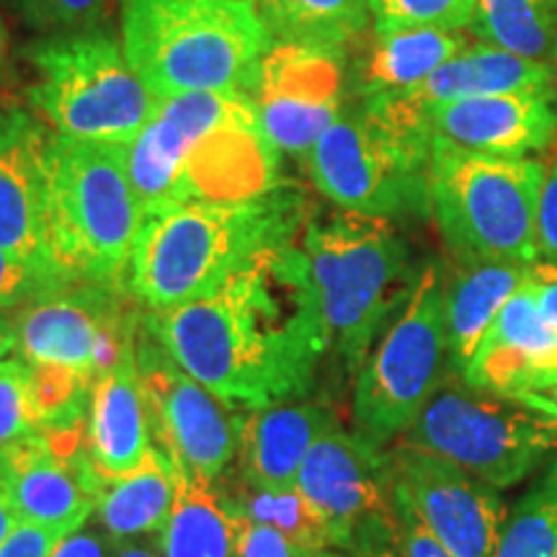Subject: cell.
Masks as SVG:
<instances>
[{
  "label": "cell",
  "mask_w": 557,
  "mask_h": 557,
  "mask_svg": "<svg viewBox=\"0 0 557 557\" xmlns=\"http://www.w3.org/2000/svg\"><path fill=\"white\" fill-rule=\"evenodd\" d=\"M299 240L253 256L191 302L145 315V331L227 408L302 398L331 351Z\"/></svg>",
  "instance_id": "cell-1"
},
{
  "label": "cell",
  "mask_w": 557,
  "mask_h": 557,
  "mask_svg": "<svg viewBox=\"0 0 557 557\" xmlns=\"http://www.w3.org/2000/svg\"><path fill=\"white\" fill-rule=\"evenodd\" d=\"M305 227V197L289 184L248 199L173 205L145 214L124 284L148 312L178 308L263 250L297 243Z\"/></svg>",
  "instance_id": "cell-2"
},
{
  "label": "cell",
  "mask_w": 557,
  "mask_h": 557,
  "mask_svg": "<svg viewBox=\"0 0 557 557\" xmlns=\"http://www.w3.org/2000/svg\"><path fill=\"white\" fill-rule=\"evenodd\" d=\"M120 39L156 101L194 90H246L271 37L238 0H120Z\"/></svg>",
  "instance_id": "cell-3"
},
{
  "label": "cell",
  "mask_w": 557,
  "mask_h": 557,
  "mask_svg": "<svg viewBox=\"0 0 557 557\" xmlns=\"http://www.w3.org/2000/svg\"><path fill=\"white\" fill-rule=\"evenodd\" d=\"M429 122L387 96L357 99L308 152L315 189L344 212L395 220L431 212Z\"/></svg>",
  "instance_id": "cell-4"
},
{
  "label": "cell",
  "mask_w": 557,
  "mask_h": 557,
  "mask_svg": "<svg viewBox=\"0 0 557 557\" xmlns=\"http://www.w3.org/2000/svg\"><path fill=\"white\" fill-rule=\"evenodd\" d=\"M299 243L331 351L357 374L418 278L408 246L393 220L357 212L308 222Z\"/></svg>",
  "instance_id": "cell-5"
},
{
  "label": "cell",
  "mask_w": 557,
  "mask_h": 557,
  "mask_svg": "<svg viewBox=\"0 0 557 557\" xmlns=\"http://www.w3.org/2000/svg\"><path fill=\"white\" fill-rule=\"evenodd\" d=\"M143 220L124 169V148L54 135L45 256L62 282L124 284Z\"/></svg>",
  "instance_id": "cell-6"
},
{
  "label": "cell",
  "mask_w": 557,
  "mask_h": 557,
  "mask_svg": "<svg viewBox=\"0 0 557 557\" xmlns=\"http://www.w3.org/2000/svg\"><path fill=\"white\" fill-rule=\"evenodd\" d=\"M545 163L465 150L434 137L431 214L457 263H537Z\"/></svg>",
  "instance_id": "cell-7"
},
{
  "label": "cell",
  "mask_w": 557,
  "mask_h": 557,
  "mask_svg": "<svg viewBox=\"0 0 557 557\" xmlns=\"http://www.w3.org/2000/svg\"><path fill=\"white\" fill-rule=\"evenodd\" d=\"M34 67L26 103L58 137L129 145L156 111V96L129 65L114 32L52 34L26 47Z\"/></svg>",
  "instance_id": "cell-8"
},
{
  "label": "cell",
  "mask_w": 557,
  "mask_h": 557,
  "mask_svg": "<svg viewBox=\"0 0 557 557\" xmlns=\"http://www.w3.org/2000/svg\"><path fill=\"white\" fill-rule=\"evenodd\" d=\"M447 372L451 364L444 278L442 269L429 263L357 372L351 400L357 434L380 449L406 436L436 389L447 382Z\"/></svg>",
  "instance_id": "cell-9"
},
{
  "label": "cell",
  "mask_w": 557,
  "mask_h": 557,
  "mask_svg": "<svg viewBox=\"0 0 557 557\" xmlns=\"http://www.w3.org/2000/svg\"><path fill=\"white\" fill-rule=\"evenodd\" d=\"M403 444L436 455L496 491L513 487L557 451V418L532 403L444 382Z\"/></svg>",
  "instance_id": "cell-10"
},
{
  "label": "cell",
  "mask_w": 557,
  "mask_h": 557,
  "mask_svg": "<svg viewBox=\"0 0 557 557\" xmlns=\"http://www.w3.org/2000/svg\"><path fill=\"white\" fill-rule=\"evenodd\" d=\"M127 284H62L13 315L16 354L34 367H67L101 377L137 351L139 312Z\"/></svg>",
  "instance_id": "cell-11"
},
{
  "label": "cell",
  "mask_w": 557,
  "mask_h": 557,
  "mask_svg": "<svg viewBox=\"0 0 557 557\" xmlns=\"http://www.w3.org/2000/svg\"><path fill=\"white\" fill-rule=\"evenodd\" d=\"M297 487L329 521L346 553H380L395 545L398 517L389 487L387 451L338 426L312 444Z\"/></svg>",
  "instance_id": "cell-12"
},
{
  "label": "cell",
  "mask_w": 557,
  "mask_h": 557,
  "mask_svg": "<svg viewBox=\"0 0 557 557\" xmlns=\"http://www.w3.org/2000/svg\"><path fill=\"white\" fill-rule=\"evenodd\" d=\"M137 364L158 449L171 468L214 485L238 457L240 416L184 372L150 333L137 344Z\"/></svg>",
  "instance_id": "cell-13"
},
{
  "label": "cell",
  "mask_w": 557,
  "mask_h": 557,
  "mask_svg": "<svg viewBox=\"0 0 557 557\" xmlns=\"http://www.w3.org/2000/svg\"><path fill=\"white\" fill-rule=\"evenodd\" d=\"M348 86L346 52L271 41L248 96L271 148L308 158L344 111Z\"/></svg>",
  "instance_id": "cell-14"
},
{
  "label": "cell",
  "mask_w": 557,
  "mask_h": 557,
  "mask_svg": "<svg viewBox=\"0 0 557 557\" xmlns=\"http://www.w3.org/2000/svg\"><path fill=\"white\" fill-rule=\"evenodd\" d=\"M393 500L408 508L455 557H496L508 521L493 485L408 444L387 451Z\"/></svg>",
  "instance_id": "cell-15"
},
{
  "label": "cell",
  "mask_w": 557,
  "mask_h": 557,
  "mask_svg": "<svg viewBox=\"0 0 557 557\" xmlns=\"http://www.w3.org/2000/svg\"><path fill=\"white\" fill-rule=\"evenodd\" d=\"M52 139L54 132L32 109H0V248L39 263H47L45 212Z\"/></svg>",
  "instance_id": "cell-16"
},
{
  "label": "cell",
  "mask_w": 557,
  "mask_h": 557,
  "mask_svg": "<svg viewBox=\"0 0 557 557\" xmlns=\"http://www.w3.org/2000/svg\"><path fill=\"white\" fill-rule=\"evenodd\" d=\"M459 380L506 398H529L557 387V333L540 315L524 284L493 320Z\"/></svg>",
  "instance_id": "cell-17"
},
{
  "label": "cell",
  "mask_w": 557,
  "mask_h": 557,
  "mask_svg": "<svg viewBox=\"0 0 557 557\" xmlns=\"http://www.w3.org/2000/svg\"><path fill=\"white\" fill-rule=\"evenodd\" d=\"M426 120L444 143L500 158H532L557 137V103L549 88L438 103Z\"/></svg>",
  "instance_id": "cell-18"
},
{
  "label": "cell",
  "mask_w": 557,
  "mask_h": 557,
  "mask_svg": "<svg viewBox=\"0 0 557 557\" xmlns=\"http://www.w3.org/2000/svg\"><path fill=\"white\" fill-rule=\"evenodd\" d=\"M18 519L65 537L86 527L94 496L86 480V449L75 459L58 455L41 434H32L0 455Z\"/></svg>",
  "instance_id": "cell-19"
},
{
  "label": "cell",
  "mask_w": 557,
  "mask_h": 557,
  "mask_svg": "<svg viewBox=\"0 0 557 557\" xmlns=\"http://www.w3.org/2000/svg\"><path fill=\"white\" fill-rule=\"evenodd\" d=\"M83 449L88 462L107 475L132 470L152 449V426L137 351L96 377L88 400Z\"/></svg>",
  "instance_id": "cell-20"
},
{
  "label": "cell",
  "mask_w": 557,
  "mask_h": 557,
  "mask_svg": "<svg viewBox=\"0 0 557 557\" xmlns=\"http://www.w3.org/2000/svg\"><path fill=\"white\" fill-rule=\"evenodd\" d=\"M336 426L331 410L310 403L250 410L240 416V478L256 487H295L312 444Z\"/></svg>",
  "instance_id": "cell-21"
},
{
  "label": "cell",
  "mask_w": 557,
  "mask_h": 557,
  "mask_svg": "<svg viewBox=\"0 0 557 557\" xmlns=\"http://www.w3.org/2000/svg\"><path fill=\"white\" fill-rule=\"evenodd\" d=\"M547 88L553 90L547 65L480 41V45H470L457 58L444 62L421 86L403 90V94H389L387 99L400 103L410 114L426 120L429 111L438 103Z\"/></svg>",
  "instance_id": "cell-22"
},
{
  "label": "cell",
  "mask_w": 557,
  "mask_h": 557,
  "mask_svg": "<svg viewBox=\"0 0 557 557\" xmlns=\"http://www.w3.org/2000/svg\"><path fill=\"white\" fill-rule=\"evenodd\" d=\"M86 480L96 517L111 540L127 542L163 532L176 493V478L169 457L158 447H152L135 468L116 475L99 472L86 457Z\"/></svg>",
  "instance_id": "cell-23"
},
{
  "label": "cell",
  "mask_w": 557,
  "mask_h": 557,
  "mask_svg": "<svg viewBox=\"0 0 557 557\" xmlns=\"http://www.w3.org/2000/svg\"><path fill=\"white\" fill-rule=\"evenodd\" d=\"M529 267L532 263L519 261L459 263L457 274L444 282L449 364L457 377H462L504 305L521 289Z\"/></svg>",
  "instance_id": "cell-24"
},
{
  "label": "cell",
  "mask_w": 557,
  "mask_h": 557,
  "mask_svg": "<svg viewBox=\"0 0 557 557\" xmlns=\"http://www.w3.org/2000/svg\"><path fill=\"white\" fill-rule=\"evenodd\" d=\"M465 32L449 29H400L374 34L351 75L357 99L403 94L421 86L444 62L468 50Z\"/></svg>",
  "instance_id": "cell-25"
},
{
  "label": "cell",
  "mask_w": 557,
  "mask_h": 557,
  "mask_svg": "<svg viewBox=\"0 0 557 557\" xmlns=\"http://www.w3.org/2000/svg\"><path fill=\"white\" fill-rule=\"evenodd\" d=\"M176 493L158 534L163 557H233L240 513L227 504L214 485L173 468Z\"/></svg>",
  "instance_id": "cell-26"
},
{
  "label": "cell",
  "mask_w": 557,
  "mask_h": 557,
  "mask_svg": "<svg viewBox=\"0 0 557 557\" xmlns=\"http://www.w3.org/2000/svg\"><path fill=\"white\" fill-rule=\"evenodd\" d=\"M271 41L348 52L372 24L369 0H256Z\"/></svg>",
  "instance_id": "cell-27"
},
{
  "label": "cell",
  "mask_w": 557,
  "mask_h": 557,
  "mask_svg": "<svg viewBox=\"0 0 557 557\" xmlns=\"http://www.w3.org/2000/svg\"><path fill=\"white\" fill-rule=\"evenodd\" d=\"M470 32L483 45L547 65L557 45V0H478Z\"/></svg>",
  "instance_id": "cell-28"
},
{
  "label": "cell",
  "mask_w": 557,
  "mask_h": 557,
  "mask_svg": "<svg viewBox=\"0 0 557 557\" xmlns=\"http://www.w3.org/2000/svg\"><path fill=\"white\" fill-rule=\"evenodd\" d=\"M225 498L243 517L276 529L297 547L310 553H329L331 547H336L329 521L297 485L256 487L240 478V483Z\"/></svg>",
  "instance_id": "cell-29"
},
{
  "label": "cell",
  "mask_w": 557,
  "mask_h": 557,
  "mask_svg": "<svg viewBox=\"0 0 557 557\" xmlns=\"http://www.w3.org/2000/svg\"><path fill=\"white\" fill-rule=\"evenodd\" d=\"M496 557H557V457L508 513Z\"/></svg>",
  "instance_id": "cell-30"
},
{
  "label": "cell",
  "mask_w": 557,
  "mask_h": 557,
  "mask_svg": "<svg viewBox=\"0 0 557 557\" xmlns=\"http://www.w3.org/2000/svg\"><path fill=\"white\" fill-rule=\"evenodd\" d=\"M29 367L32 400L39 418V431L83 426L96 377L67 367Z\"/></svg>",
  "instance_id": "cell-31"
},
{
  "label": "cell",
  "mask_w": 557,
  "mask_h": 557,
  "mask_svg": "<svg viewBox=\"0 0 557 557\" xmlns=\"http://www.w3.org/2000/svg\"><path fill=\"white\" fill-rule=\"evenodd\" d=\"M478 0H369L374 34L400 29H470Z\"/></svg>",
  "instance_id": "cell-32"
},
{
  "label": "cell",
  "mask_w": 557,
  "mask_h": 557,
  "mask_svg": "<svg viewBox=\"0 0 557 557\" xmlns=\"http://www.w3.org/2000/svg\"><path fill=\"white\" fill-rule=\"evenodd\" d=\"M26 26L39 34L88 32L103 26L120 0H9Z\"/></svg>",
  "instance_id": "cell-33"
},
{
  "label": "cell",
  "mask_w": 557,
  "mask_h": 557,
  "mask_svg": "<svg viewBox=\"0 0 557 557\" xmlns=\"http://www.w3.org/2000/svg\"><path fill=\"white\" fill-rule=\"evenodd\" d=\"M39 434L32 400V367L24 359L0 361V455L21 438Z\"/></svg>",
  "instance_id": "cell-34"
},
{
  "label": "cell",
  "mask_w": 557,
  "mask_h": 557,
  "mask_svg": "<svg viewBox=\"0 0 557 557\" xmlns=\"http://www.w3.org/2000/svg\"><path fill=\"white\" fill-rule=\"evenodd\" d=\"M62 278L47 263L24 259L0 248V310L24 308L39 295L62 287Z\"/></svg>",
  "instance_id": "cell-35"
},
{
  "label": "cell",
  "mask_w": 557,
  "mask_h": 557,
  "mask_svg": "<svg viewBox=\"0 0 557 557\" xmlns=\"http://www.w3.org/2000/svg\"><path fill=\"white\" fill-rule=\"evenodd\" d=\"M329 553H310V549L297 547L282 532L271 529L259 521H250L240 513L238 537H235L233 557H325Z\"/></svg>",
  "instance_id": "cell-36"
},
{
  "label": "cell",
  "mask_w": 557,
  "mask_h": 557,
  "mask_svg": "<svg viewBox=\"0 0 557 557\" xmlns=\"http://www.w3.org/2000/svg\"><path fill=\"white\" fill-rule=\"evenodd\" d=\"M537 253L540 261L557 263V150L549 169L545 165V181L540 191Z\"/></svg>",
  "instance_id": "cell-37"
},
{
  "label": "cell",
  "mask_w": 557,
  "mask_h": 557,
  "mask_svg": "<svg viewBox=\"0 0 557 557\" xmlns=\"http://www.w3.org/2000/svg\"><path fill=\"white\" fill-rule=\"evenodd\" d=\"M395 517H398V532H395V549L400 557H455L447 547L438 542L426 527L418 521L408 508L395 504Z\"/></svg>",
  "instance_id": "cell-38"
},
{
  "label": "cell",
  "mask_w": 557,
  "mask_h": 557,
  "mask_svg": "<svg viewBox=\"0 0 557 557\" xmlns=\"http://www.w3.org/2000/svg\"><path fill=\"white\" fill-rule=\"evenodd\" d=\"M524 287L532 292L534 305L547 325L557 333V263L537 261L529 267Z\"/></svg>",
  "instance_id": "cell-39"
},
{
  "label": "cell",
  "mask_w": 557,
  "mask_h": 557,
  "mask_svg": "<svg viewBox=\"0 0 557 557\" xmlns=\"http://www.w3.org/2000/svg\"><path fill=\"white\" fill-rule=\"evenodd\" d=\"M58 540L60 534L50 532V529L21 521L11 532V537L0 545V557H50Z\"/></svg>",
  "instance_id": "cell-40"
},
{
  "label": "cell",
  "mask_w": 557,
  "mask_h": 557,
  "mask_svg": "<svg viewBox=\"0 0 557 557\" xmlns=\"http://www.w3.org/2000/svg\"><path fill=\"white\" fill-rule=\"evenodd\" d=\"M114 545L116 542L103 529L81 527L78 532H70L65 537H60L50 557H111L114 555L111 553Z\"/></svg>",
  "instance_id": "cell-41"
},
{
  "label": "cell",
  "mask_w": 557,
  "mask_h": 557,
  "mask_svg": "<svg viewBox=\"0 0 557 557\" xmlns=\"http://www.w3.org/2000/svg\"><path fill=\"white\" fill-rule=\"evenodd\" d=\"M21 524L16 500H13L9 475H5L3 462H0V545L11 537V532Z\"/></svg>",
  "instance_id": "cell-42"
},
{
  "label": "cell",
  "mask_w": 557,
  "mask_h": 557,
  "mask_svg": "<svg viewBox=\"0 0 557 557\" xmlns=\"http://www.w3.org/2000/svg\"><path fill=\"white\" fill-rule=\"evenodd\" d=\"M111 557H163L160 553L158 540L156 542H145L139 540H127V542H116L114 545V555Z\"/></svg>",
  "instance_id": "cell-43"
},
{
  "label": "cell",
  "mask_w": 557,
  "mask_h": 557,
  "mask_svg": "<svg viewBox=\"0 0 557 557\" xmlns=\"http://www.w3.org/2000/svg\"><path fill=\"white\" fill-rule=\"evenodd\" d=\"M11 351H16V323L9 310H0V361L9 359Z\"/></svg>",
  "instance_id": "cell-44"
},
{
  "label": "cell",
  "mask_w": 557,
  "mask_h": 557,
  "mask_svg": "<svg viewBox=\"0 0 557 557\" xmlns=\"http://www.w3.org/2000/svg\"><path fill=\"white\" fill-rule=\"evenodd\" d=\"M519 400L532 403V406H537V408H542V410H547L549 416H555V418H557V387L547 389V393H542V395H529V398H519Z\"/></svg>",
  "instance_id": "cell-45"
},
{
  "label": "cell",
  "mask_w": 557,
  "mask_h": 557,
  "mask_svg": "<svg viewBox=\"0 0 557 557\" xmlns=\"http://www.w3.org/2000/svg\"><path fill=\"white\" fill-rule=\"evenodd\" d=\"M11 62V39H9V29H5L3 18H0V78L5 75Z\"/></svg>",
  "instance_id": "cell-46"
},
{
  "label": "cell",
  "mask_w": 557,
  "mask_h": 557,
  "mask_svg": "<svg viewBox=\"0 0 557 557\" xmlns=\"http://www.w3.org/2000/svg\"><path fill=\"white\" fill-rule=\"evenodd\" d=\"M547 67H549V83H553V96H555V103H557V45H555L553 54H549Z\"/></svg>",
  "instance_id": "cell-47"
},
{
  "label": "cell",
  "mask_w": 557,
  "mask_h": 557,
  "mask_svg": "<svg viewBox=\"0 0 557 557\" xmlns=\"http://www.w3.org/2000/svg\"><path fill=\"white\" fill-rule=\"evenodd\" d=\"M325 557H400L398 553H389V549H380V553H348V555H333L329 553Z\"/></svg>",
  "instance_id": "cell-48"
},
{
  "label": "cell",
  "mask_w": 557,
  "mask_h": 557,
  "mask_svg": "<svg viewBox=\"0 0 557 557\" xmlns=\"http://www.w3.org/2000/svg\"><path fill=\"white\" fill-rule=\"evenodd\" d=\"M238 3H248V5H256V0H238Z\"/></svg>",
  "instance_id": "cell-49"
}]
</instances>
